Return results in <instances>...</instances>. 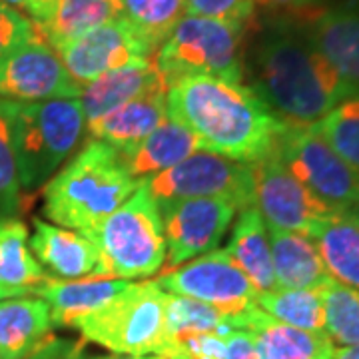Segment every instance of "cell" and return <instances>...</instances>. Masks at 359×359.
I'll return each instance as SVG.
<instances>
[{
	"instance_id": "obj_6",
	"label": "cell",
	"mask_w": 359,
	"mask_h": 359,
	"mask_svg": "<svg viewBox=\"0 0 359 359\" xmlns=\"http://www.w3.org/2000/svg\"><path fill=\"white\" fill-rule=\"evenodd\" d=\"M168 294L158 282L130 283L98 311L74 321L88 341L118 355H162L166 347Z\"/></svg>"
},
{
	"instance_id": "obj_41",
	"label": "cell",
	"mask_w": 359,
	"mask_h": 359,
	"mask_svg": "<svg viewBox=\"0 0 359 359\" xmlns=\"http://www.w3.org/2000/svg\"><path fill=\"white\" fill-rule=\"evenodd\" d=\"M92 359H160L158 355H108V358H92Z\"/></svg>"
},
{
	"instance_id": "obj_40",
	"label": "cell",
	"mask_w": 359,
	"mask_h": 359,
	"mask_svg": "<svg viewBox=\"0 0 359 359\" xmlns=\"http://www.w3.org/2000/svg\"><path fill=\"white\" fill-rule=\"evenodd\" d=\"M334 359H359V346L339 347V349H335Z\"/></svg>"
},
{
	"instance_id": "obj_18",
	"label": "cell",
	"mask_w": 359,
	"mask_h": 359,
	"mask_svg": "<svg viewBox=\"0 0 359 359\" xmlns=\"http://www.w3.org/2000/svg\"><path fill=\"white\" fill-rule=\"evenodd\" d=\"M168 82L158 72L152 60H142L136 65L112 70L82 86L80 102L86 118L96 120L116 108L140 98L144 94L168 92Z\"/></svg>"
},
{
	"instance_id": "obj_28",
	"label": "cell",
	"mask_w": 359,
	"mask_h": 359,
	"mask_svg": "<svg viewBox=\"0 0 359 359\" xmlns=\"http://www.w3.org/2000/svg\"><path fill=\"white\" fill-rule=\"evenodd\" d=\"M233 330H244V313L228 316L219 309L192 297L168 294L166 302V351L172 344L196 334L226 335ZM164 355V353H162ZM160 355V358H162Z\"/></svg>"
},
{
	"instance_id": "obj_38",
	"label": "cell",
	"mask_w": 359,
	"mask_h": 359,
	"mask_svg": "<svg viewBox=\"0 0 359 359\" xmlns=\"http://www.w3.org/2000/svg\"><path fill=\"white\" fill-rule=\"evenodd\" d=\"M321 0H257L259 6L273 11V13L302 14L311 13L320 6Z\"/></svg>"
},
{
	"instance_id": "obj_21",
	"label": "cell",
	"mask_w": 359,
	"mask_h": 359,
	"mask_svg": "<svg viewBox=\"0 0 359 359\" xmlns=\"http://www.w3.org/2000/svg\"><path fill=\"white\" fill-rule=\"evenodd\" d=\"M130 285L126 280H54L46 278L34 290L52 311V323L72 327L74 321L104 308Z\"/></svg>"
},
{
	"instance_id": "obj_23",
	"label": "cell",
	"mask_w": 359,
	"mask_h": 359,
	"mask_svg": "<svg viewBox=\"0 0 359 359\" xmlns=\"http://www.w3.org/2000/svg\"><path fill=\"white\" fill-rule=\"evenodd\" d=\"M325 264L330 278L359 290V212H334L309 236Z\"/></svg>"
},
{
	"instance_id": "obj_10",
	"label": "cell",
	"mask_w": 359,
	"mask_h": 359,
	"mask_svg": "<svg viewBox=\"0 0 359 359\" xmlns=\"http://www.w3.org/2000/svg\"><path fill=\"white\" fill-rule=\"evenodd\" d=\"M156 282L166 294L192 297L228 316H242L257 308L259 292L233 264L226 248L190 259Z\"/></svg>"
},
{
	"instance_id": "obj_29",
	"label": "cell",
	"mask_w": 359,
	"mask_h": 359,
	"mask_svg": "<svg viewBox=\"0 0 359 359\" xmlns=\"http://www.w3.org/2000/svg\"><path fill=\"white\" fill-rule=\"evenodd\" d=\"M257 308L280 323L311 334H325L320 290H273L257 295Z\"/></svg>"
},
{
	"instance_id": "obj_32",
	"label": "cell",
	"mask_w": 359,
	"mask_h": 359,
	"mask_svg": "<svg viewBox=\"0 0 359 359\" xmlns=\"http://www.w3.org/2000/svg\"><path fill=\"white\" fill-rule=\"evenodd\" d=\"M311 130L325 142L335 154L359 170V96H351L337 104Z\"/></svg>"
},
{
	"instance_id": "obj_17",
	"label": "cell",
	"mask_w": 359,
	"mask_h": 359,
	"mask_svg": "<svg viewBox=\"0 0 359 359\" xmlns=\"http://www.w3.org/2000/svg\"><path fill=\"white\" fill-rule=\"evenodd\" d=\"M200 150L204 148L198 136L186 126L168 118L162 126H158L144 140L118 150V156L130 178L142 184L168 168L176 166L182 160L190 158Z\"/></svg>"
},
{
	"instance_id": "obj_36",
	"label": "cell",
	"mask_w": 359,
	"mask_h": 359,
	"mask_svg": "<svg viewBox=\"0 0 359 359\" xmlns=\"http://www.w3.org/2000/svg\"><path fill=\"white\" fill-rule=\"evenodd\" d=\"M20 359H86L80 344L48 335L42 344L34 347L28 355Z\"/></svg>"
},
{
	"instance_id": "obj_34",
	"label": "cell",
	"mask_w": 359,
	"mask_h": 359,
	"mask_svg": "<svg viewBox=\"0 0 359 359\" xmlns=\"http://www.w3.org/2000/svg\"><path fill=\"white\" fill-rule=\"evenodd\" d=\"M186 14L245 26L254 20L257 0H184Z\"/></svg>"
},
{
	"instance_id": "obj_5",
	"label": "cell",
	"mask_w": 359,
	"mask_h": 359,
	"mask_svg": "<svg viewBox=\"0 0 359 359\" xmlns=\"http://www.w3.org/2000/svg\"><path fill=\"white\" fill-rule=\"evenodd\" d=\"M245 32V26L184 14L158 46L152 62L168 86L198 74L242 82Z\"/></svg>"
},
{
	"instance_id": "obj_43",
	"label": "cell",
	"mask_w": 359,
	"mask_h": 359,
	"mask_svg": "<svg viewBox=\"0 0 359 359\" xmlns=\"http://www.w3.org/2000/svg\"><path fill=\"white\" fill-rule=\"evenodd\" d=\"M160 359H164V358H160Z\"/></svg>"
},
{
	"instance_id": "obj_31",
	"label": "cell",
	"mask_w": 359,
	"mask_h": 359,
	"mask_svg": "<svg viewBox=\"0 0 359 359\" xmlns=\"http://www.w3.org/2000/svg\"><path fill=\"white\" fill-rule=\"evenodd\" d=\"M325 335L341 347L359 346V290L327 280L320 287Z\"/></svg>"
},
{
	"instance_id": "obj_44",
	"label": "cell",
	"mask_w": 359,
	"mask_h": 359,
	"mask_svg": "<svg viewBox=\"0 0 359 359\" xmlns=\"http://www.w3.org/2000/svg\"><path fill=\"white\" fill-rule=\"evenodd\" d=\"M358 212H359V208H358Z\"/></svg>"
},
{
	"instance_id": "obj_13",
	"label": "cell",
	"mask_w": 359,
	"mask_h": 359,
	"mask_svg": "<svg viewBox=\"0 0 359 359\" xmlns=\"http://www.w3.org/2000/svg\"><path fill=\"white\" fill-rule=\"evenodd\" d=\"M82 86L72 80L60 56L40 34L0 60V100L30 104L80 98Z\"/></svg>"
},
{
	"instance_id": "obj_16",
	"label": "cell",
	"mask_w": 359,
	"mask_h": 359,
	"mask_svg": "<svg viewBox=\"0 0 359 359\" xmlns=\"http://www.w3.org/2000/svg\"><path fill=\"white\" fill-rule=\"evenodd\" d=\"M304 30L337 74L359 94V0H339L311 11Z\"/></svg>"
},
{
	"instance_id": "obj_20",
	"label": "cell",
	"mask_w": 359,
	"mask_h": 359,
	"mask_svg": "<svg viewBox=\"0 0 359 359\" xmlns=\"http://www.w3.org/2000/svg\"><path fill=\"white\" fill-rule=\"evenodd\" d=\"M268 238L278 290H320L330 280L320 250L309 236L268 228Z\"/></svg>"
},
{
	"instance_id": "obj_42",
	"label": "cell",
	"mask_w": 359,
	"mask_h": 359,
	"mask_svg": "<svg viewBox=\"0 0 359 359\" xmlns=\"http://www.w3.org/2000/svg\"><path fill=\"white\" fill-rule=\"evenodd\" d=\"M4 297H11V294H8L6 290H2V287H0V299H4Z\"/></svg>"
},
{
	"instance_id": "obj_4",
	"label": "cell",
	"mask_w": 359,
	"mask_h": 359,
	"mask_svg": "<svg viewBox=\"0 0 359 359\" xmlns=\"http://www.w3.org/2000/svg\"><path fill=\"white\" fill-rule=\"evenodd\" d=\"M88 132L80 98L18 104L14 110V148L25 190L39 188L76 152Z\"/></svg>"
},
{
	"instance_id": "obj_19",
	"label": "cell",
	"mask_w": 359,
	"mask_h": 359,
	"mask_svg": "<svg viewBox=\"0 0 359 359\" xmlns=\"http://www.w3.org/2000/svg\"><path fill=\"white\" fill-rule=\"evenodd\" d=\"M244 330L254 337L257 359H334L335 346L327 335L280 323L259 308L245 311Z\"/></svg>"
},
{
	"instance_id": "obj_30",
	"label": "cell",
	"mask_w": 359,
	"mask_h": 359,
	"mask_svg": "<svg viewBox=\"0 0 359 359\" xmlns=\"http://www.w3.org/2000/svg\"><path fill=\"white\" fill-rule=\"evenodd\" d=\"M122 18L128 22L134 32L146 40L154 54L158 46L166 40L172 28L178 25L186 14L184 0H120Z\"/></svg>"
},
{
	"instance_id": "obj_11",
	"label": "cell",
	"mask_w": 359,
	"mask_h": 359,
	"mask_svg": "<svg viewBox=\"0 0 359 359\" xmlns=\"http://www.w3.org/2000/svg\"><path fill=\"white\" fill-rule=\"evenodd\" d=\"M252 168L254 205L268 228L311 236L325 218L334 214L308 188L285 170L276 150Z\"/></svg>"
},
{
	"instance_id": "obj_27",
	"label": "cell",
	"mask_w": 359,
	"mask_h": 359,
	"mask_svg": "<svg viewBox=\"0 0 359 359\" xmlns=\"http://www.w3.org/2000/svg\"><path fill=\"white\" fill-rule=\"evenodd\" d=\"M46 278L30 250L28 228L20 219L0 218V287L22 295L34 292Z\"/></svg>"
},
{
	"instance_id": "obj_8",
	"label": "cell",
	"mask_w": 359,
	"mask_h": 359,
	"mask_svg": "<svg viewBox=\"0 0 359 359\" xmlns=\"http://www.w3.org/2000/svg\"><path fill=\"white\" fill-rule=\"evenodd\" d=\"M276 156L297 182L334 212L359 208V170L335 154L311 126L285 122Z\"/></svg>"
},
{
	"instance_id": "obj_26",
	"label": "cell",
	"mask_w": 359,
	"mask_h": 359,
	"mask_svg": "<svg viewBox=\"0 0 359 359\" xmlns=\"http://www.w3.org/2000/svg\"><path fill=\"white\" fill-rule=\"evenodd\" d=\"M118 18H122L120 0H54L36 30L52 48H58Z\"/></svg>"
},
{
	"instance_id": "obj_35",
	"label": "cell",
	"mask_w": 359,
	"mask_h": 359,
	"mask_svg": "<svg viewBox=\"0 0 359 359\" xmlns=\"http://www.w3.org/2000/svg\"><path fill=\"white\" fill-rule=\"evenodd\" d=\"M39 34L30 18L0 2V60Z\"/></svg>"
},
{
	"instance_id": "obj_37",
	"label": "cell",
	"mask_w": 359,
	"mask_h": 359,
	"mask_svg": "<svg viewBox=\"0 0 359 359\" xmlns=\"http://www.w3.org/2000/svg\"><path fill=\"white\" fill-rule=\"evenodd\" d=\"M224 359H257L254 337L245 330H233L226 335V353Z\"/></svg>"
},
{
	"instance_id": "obj_9",
	"label": "cell",
	"mask_w": 359,
	"mask_h": 359,
	"mask_svg": "<svg viewBox=\"0 0 359 359\" xmlns=\"http://www.w3.org/2000/svg\"><path fill=\"white\" fill-rule=\"evenodd\" d=\"M142 186H146L158 204L219 198L233 202L238 210L254 205V180L250 164L233 162L205 150L142 182Z\"/></svg>"
},
{
	"instance_id": "obj_24",
	"label": "cell",
	"mask_w": 359,
	"mask_h": 359,
	"mask_svg": "<svg viewBox=\"0 0 359 359\" xmlns=\"http://www.w3.org/2000/svg\"><path fill=\"white\" fill-rule=\"evenodd\" d=\"M50 306L40 297L0 302V359H20L42 344L52 330Z\"/></svg>"
},
{
	"instance_id": "obj_12",
	"label": "cell",
	"mask_w": 359,
	"mask_h": 359,
	"mask_svg": "<svg viewBox=\"0 0 359 359\" xmlns=\"http://www.w3.org/2000/svg\"><path fill=\"white\" fill-rule=\"evenodd\" d=\"M158 208L166 238L164 273L184 266L192 257L214 252L230 228L236 212H240L233 202L219 198L178 200L158 204Z\"/></svg>"
},
{
	"instance_id": "obj_22",
	"label": "cell",
	"mask_w": 359,
	"mask_h": 359,
	"mask_svg": "<svg viewBox=\"0 0 359 359\" xmlns=\"http://www.w3.org/2000/svg\"><path fill=\"white\" fill-rule=\"evenodd\" d=\"M166 94L168 92L144 94L108 114L90 120L88 134L94 140L114 146L116 150L144 140L168 120Z\"/></svg>"
},
{
	"instance_id": "obj_3",
	"label": "cell",
	"mask_w": 359,
	"mask_h": 359,
	"mask_svg": "<svg viewBox=\"0 0 359 359\" xmlns=\"http://www.w3.org/2000/svg\"><path fill=\"white\" fill-rule=\"evenodd\" d=\"M138 186L122 166L114 146L92 138L46 182L42 190V214L52 224L90 238Z\"/></svg>"
},
{
	"instance_id": "obj_39",
	"label": "cell",
	"mask_w": 359,
	"mask_h": 359,
	"mask_svg": "<svg viewBox=\"0 0 359 359\" xmlns=\"http://www.w3.org/2000/svg\"><path fill=\"white\" fill-rule=\"evenodd\" d=\"M0 2L6 4V6H18V8H22L28 14L30 22L34 26H39L46 18V14L50 11L54 0H0Z\"/></svg>"
},
{
	"instance_id": "obj_7",
	"label": "cell",
	"mask_w": 359,
	"mask_h": 359,
	"mask_svg": "<svg viewBox=\"0 0 359 359\" xmlns=\"http://www.w3.org/2000/svg\"><path fill=\"white\" fill-rule=\"evenodd\" d=\"M90 238L102 254L110 280L148 278L160 271L166 259L162 214L142 184Z\"/></svg>"
},
{
	"instance_id": "obj_1",
	"label": "cell",
	"mask_w": 359,
	"mask_h": 359,
	"mask_svg": "<svg viewBox=\"0 0 359 359\" xmlns=\"http://www.w3.org/2000/svg\"><path fill=\"white\" fill-rule=\"evenodd\" d=\"M168 118L190 130L205 152L254 164L276 150L285 122L244 82L186 76L170 84Z\"/></svg>"
},
{
	"instance_id": "obj_33",
	"label": "cell",
	"mask_w": 359,
	"mask_h": 359,
	"mask_svg": "<svg viewBox=\"0 0 359 359\" xmlns=\"http://www.w3.org/2000/svg\"><path fill=\"white\" fill-rule=\"evenodd\" d=\"M14 110L16 102L0 100V218H8L22 205V186L14 148Z\"/></svg>"
},
{
	"instance_id": "obj_25",
	"label": "cell",
	"mask_w": 359,
	"mask_h": 359,
	"mask_svg": "<svg viewBox=\"0 0 359 359\" xmlns=\"http://www.w3.org/2000/svg\"><path fill=\"white\" fill-rule=\"evenodd\" d=\"M226 250L233 264L244 271L259 294L278 290L271 264L268 226L256 205L240 210V218L233 226L230 245Z\"/></svg>"
},
{
	"instance_id": "obj_15",
	"label": "cell",
	"mask_w": 359,
	"mask_h": 359,
	"mask_svg": "<svg viewBox=\"0 0 359 359\" xmlns=\"http://www.w3.org/2000/svg\"><path fill=\"white\" fill-rule=\"evenodd\" d=\"M30 250L40 264L60 280H110L96 242L74 230L34 218Z\"/></svg>"
},
{
	"instance_id": "obj_2",
	"label": "cell",
	"mask_w": 359,
	"mask_h": 359,
	"mask_svg": "<svg viewBox=\"0 0 359 359\" xmlns=\"http://www.w3.org/2000/svg\"><path fill=\"white\" fill-rule=\"evenodd\" d=\"M250 68V88L287 124L311 126L337 104L359 96L306 30L287 20H276L259 34Z\"/></svg>"
},
{
	"instance_id": "obj_14",
	"label": "cell",
	"mask_w": 359,
	"mask_h": 359,
	"mask_svg": "<svg viewBox=\"0 0 359 359\" xmlns=\"http://www.w3.org/2000/svg\"><path fill=\"white\" fill-rule=\"evenodd\" d=\"M74 82L86 86L88 82L112 70L152 60L154 48L134 32V28L118 18L80 39L70 40L54 48Z\"/></svg>"
}]
</instances>
